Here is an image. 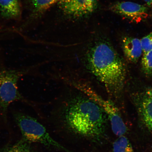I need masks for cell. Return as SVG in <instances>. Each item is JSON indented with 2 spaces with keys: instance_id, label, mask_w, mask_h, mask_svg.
I'll use <instances>...</instances> for the list:
<instances>
[{
  "instance_id": "obj_1",
  "label": "cell",
  "mask_w": 152,
  "mask_h": 152,
  "mask_svg": "<svg viewBox=\"0 0 152 152\" xmlns=\"http://www.w3.org/2000/svg\"><path fill=\"white\" fill-rule=\"evenodd\" d=\"M92 73L108 94L118 97L124 88L126 71L123 59L109 41H100L91 49L88 58Z\"/></svg>"
},
{
  "instance_id": "obj_2",
  "label": "cell",
  "mask_w": 152,
  "mask_h": 152,
  "mask_svg": "<svg viewBox=\"0 0 152 152\" xmlns=\"http://www.w3.org/2000/svg\"><path fill=\"white\" fill-rule=\"evenodd\" d=\"M101 108L90 99H78L69 104L65 119L69 128L76 134L98 139L103 135L105 117Z\"/></svg>"
},
{
  "instance_id": "obj_3",
  "label": "cell",
  "mask_w": 152,
  "mask_h": 152,
  "mask_svg": "<svg viewBox=\"0 0 152 152\" xmlns=\"http://www.w3.org/2000/svg\"><path fill=\"white\" fill-rule=\"evenodd\" d=\"M37 66L11 68L6 63L4 54L0 50V118L7 121L9 106L13 102H21L30 105L33 102L20 92L18 83L21 78L34 74Z\"/></svg>"
},
{
  "instance_id": "obj_4",
  "label": "cell",
  "mask_w": 152,
  "mask_h": 152,
  "mask_svg": "<svg viewBox=\"0 0 152 152\" xmlns=\"http://www.w3.org/2000/svg\"><path fill=\"white\" fill-rule=\"evenodd\" d=\"M14 121L20 128L22 139L30 143H39L48 147L70 152L51 137L45 127L33 117L17 111L12 112Z\"/></svg>"
},
{
  "instance_id": "obj_5",
  "label": "cell",
  "mask_w": 152,
  "mask_h": 152,
  "mask_svg": "<svg viewBox=\"0 0 152 152\" xmlns=\"http://www.w3.org/2000/svg\"><path fill=\"white\" fill-rule=\"evenodd\" d=\"M74 87L84 93L89 99L96 102L102 108L111 122L112 129L114 134L120 136L126 134L128 130L124 122L118 108L113 102L104 99L85 83L77 82L74 85Z\"/></svg>"
},
{
  "instance_id": "obj_6",
  "label": "cell",
  "mask_w": 152,
  "mask_h": 152,
  "mask_svg": "<svg viewBox=\"0 0 152 152\" xmlns=\"http://www.w3.org/2000/svg\"><path fill=\"white\" fill-rule=\"evenodd\" d=\"M98 0H60V9L66 16L80 18L92 14L97 8Z\"/></svg>"
},
{
  "instance_id": "obj_7",
  "label": "cell",
  "mask_w": 152,
  "mask_h": 152,
  "mask_svg": "<svg viewBox=\"0 0 152 152\" xmlns=\"http://www.w3.org/2000/svg\"><path fill=\"white\" fill-rule=\"evenodd\" d=\"M109 9L112 12L135 23L145 20L149 15L147 7L132 2H116L110 5Z\"/></svg>"
},
{
  "instance_id": "obj_8",
  "label": "cell",
  "mask_w": 152,
  "mask_h": 152,
  "mask_svg": "<svg viewBox=\"0 0 152 152\" xmlns=\"http://www.w3.org/2000/svg\"><path fill=\"white\" fill-rule=\"evenodd\" d=\"M133 99L142 121L152 130V90L138 93L133 96Z\"/></svg>"
},
{
  "instance_id": "obj_9",
  "label": "cell",
  "mask_w": 152,
  "mask_h": 152,
  "mask_svg": "<svg viewBox=\"0 0 152 152\" xmlns=\"http://www.w3.org/2000/svg\"><path fill=\"white\" fill-rule=\"evenodd\" d=\"M122 47L125 58L132 63L137 62L143 53L141 42L137 38L124 37L122 39Z\"/></svg>"
},
{
  "instance_id": "obj_10",
  "label": "cell",
  "mask_w": 152,
  "mask_h": 152,
  "mask_svg": "<svg viewBox=\"0 0 152 152\" xmlns=\"http://www.w3.org/2000/svg\"><path fill=\"white\" fill-rule=\"evenodd\" d=\"M1 15L6 18H18L20 14V9L18 0H0Z\"/></svg>"
},
{
  "instance_id": "obj_11",
  "label": "cell",
  "mask_w": 152,
  "mask_h": 152,
  "mask_svg": "<svg viewBox=\"0 0 152 152\" xmlns=\"http://www.w3.org/2000/svg\"><path fill=\"white\" fill-rule=\"evenodd\" d=\"M60 0H30L32 14L34 18L42 15L52 6Z\"/></svg>"
},
{
  "instance_id": "obj_12",
  "label": "cell",
  "mask_w": 152,
  "mask_h": 152,
  "mask_svg": "<svg viewBox=\"0 0 152 152\" xmlns=\"http://www.w3.org/2000/svg\"><path fill=\"white\" fill-rule=\"evenodd\" d=\"M0 152H34V151L32 143L21 138L15 143L1 148Z\"/></svg>"
},
{
  "instance_id": "obj_13",
  "label": "cell",
  "mask_w": 152,
  "mask_h": 152,
  "mask_svg": "<svg viewBox=\"0 0 152 152\" xmlns=\"http://www.w3.org/2000/svg\"><path fill=\"white\" fill-rule=\"evenodd\" d=\"M113 152H134L129 140L124 135L119 136L113 144Z\"/></svg>"
},
{
  "instance_id": "obj_14",
  "label": "cell",
  "mask_w": 152,
  "mask_h": 152,
  "mask_svg": "<svg viewBox=\"0 0 152 152\" xmlns=\"http://www.w3.org/2000/svg\"><path fill=\"white\" fill-rule=\"evenodd\" d=\"M142 72L147 77L152 76V50L143 53L141 61Z\"/></svg>"
},
{
  "instance_id": "obj_15",
  "label": "cell",
  "mask_w": 152,
  "mask_h": 152,
  "mask_svg": "<svg viewBox=\"0 0 152 152\" xmlns=\"http://www.w3.org/2000/svg\"><path fill=\"white\" fill-rule=\"evenodd\" d=\"M141 45L143 53L152 50V32L142 38Z\"/></svg>"
},
{
  "instance_id": "obj_16",
  "label": "cell",
  "mask_w": 152,
  "mask_h": 152,
  "mask_svg": "<svg viewBox=\"0 0 152 152\" xmlns=\"http://www.w3.org/2000/svg\"><path fill=\"white\" fill-rule=\"evenodd\" d=\"M148 6L152 9V0H144Z\"/></svg>"
}]
</instances>
